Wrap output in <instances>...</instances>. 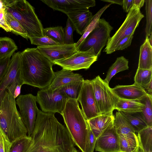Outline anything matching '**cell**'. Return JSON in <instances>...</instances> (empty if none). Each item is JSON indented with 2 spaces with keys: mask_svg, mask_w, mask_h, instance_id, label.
<instances>
[{
  "mask_svg": "<svg viewBox=\"0 0 152 152\" xmlns=\"http://www.w3.org/2000/svg\"><path fill=\"white\" fill-rule=\"evenodd\" d=\"M4 10L3 0H0V11Z\"/></svg>",
  "mask_w": 152,
  "mask_h": 152,
  "instance_id": "681fc988",
  "label": "cell"
},
{
  "mask_svg": "<svg viewBox=\"0 0 152 152\" xmlns=\"http://www.w3.org/2000/svg\"><path fill=\"white\" fill-rule=\"evenodd\" d=\"M0 27H1L7 32H11V28L6 22L4 16V11H0Z\"/></svg>",
  "mask_w": 152,
  "mask_h": 152,
  "instance_id": "7bdbcfd3",
  "label": "cell"
},
{
  "mask_svg": "<svg viewBox=\"0 0 152 152\" xmlns=\"http://www.w3.org/2000/svg\"><path fill=\"white\" fill-rule=\"evenodd\" d=\"M91 80L96 102L100 114L113 113L118 98L109 84L99 76Z\"/></svg>",
  "mask_w": 152,
  "mask_h": 152,
  "instance_id": "ba28073f",
  "label": "cell"
},
{
  "mask_svg": "<svg viewBox=\"0 0 152 152\" xmlns=\"http://www.w3.org/2000/svg\"><path fill=\"white\" fill-rule=\"evenodd\" d=\"M144 17L140 10L133 5L122 25L109 39L103 51L107 54L113 53L114 48L120 41L125 37L134 33L140 21Z\"/></svg>",
  "mask_w": 152,
  "mask_h": 152,
  "instance_id": "52a82bcc",
  "label": "cell"
},
{
  "mask_svg": "<svg viewBox=\"0 0 152 152\" xmlns=\"http://www.w3.org/2000/svg\"><path fill=\"white\" fill-rule=\"evenodd\" d=\"M18 49V47L12 39L0 37V59L11 57Z\"/></svg>",
  "mask_w": 152,
  "mask_h": 152,
  "instance_id": "f1b7e54d",
  "label": "cell"
},
{
  "mask_svg": "<svg viewBox=\"0 0 152 152\" xmlns=\"http://www.w3.org/2000/svg\"><path fill=\"white\" fill-rule=\"evenodd\" d=\"M75 43L72 45L59 44L37 48L44 56L53 63L66 58L76 52Z\"/></svg>",
  "mask_w": 152,
  "mask_h": 152,
  "instance_id": "2e32d148",
  "label": "cell"
},
{
  "mask_svg": "<svg viewBox=\"0 0 152 152\" xmlns=\"http://www.w3.org/2000/svg\"><path fill=\"white\" fill-rule=\"evenodd\" d=\"M148 37L140 46L138 68L140 69H152V46L149 42Z\"/></svg>",
  "mask_w": 152,
  "mask_h": 152,
  "instance_id": "44dd1931",
  "label": "cell"
},
{
  "mask_svg": "<svg viewBox=\"0 0 152 152\" xmlns=\"http://www.w3.org/2000/svg\"><path fill=\"white\" fill-rule=\"evenodd\" d=\"M4 12L11 15L20 23L29 38L44 36V28L34 8L25 0H3Z\"/></svg>",
  "mask_w": 152,
  "mask_h": 152,
  "instance_id": "5b68a950",
  "label": "cell"
},
{
  "mask_svg": "<svg viewBox=\"0 0 152 152\" xmlns=\"http://www.w3.org/2000/svg\"><path fill=\"white\" fill-rule=\"evenodd\" d=\"M137 133L140 150L142 152H152V126L148 127Z\"/></svg>",
  "mask_w": 152,
  "mask_h": 152,
  "instance_id": "603a6c76",
  "label": "cell"
},
{
  "mask_svg": "<svg viewBox=\"0 0 152 152\" xmlns=\"http://www.w3.org/2000/svg\"><path fill=\"white\" fill-rule=\"evenodd\" d=\"M31 142L25 152H71L75 145L54 113L38 110Z\"/></svg>",
  "mask_w": 152,
  "mask_h": 152,
  "instance_id": "6da1fadb",
  "label": "cell"
},
{
  "mask_svg": "<svg viewBox=\"0 0 152 152\" xmlns=\"http://www.w3.org/2000/svg\"><path fill=\"white\" fill-rule=\"evenodd\" d=\"M31 44L38 47H44L60 44L49 37L44 36L41 37H34L29 39Z\"/></svg>",
  "mask_w": 152,
  "mask_h": 152,
  "instance_id": "74e56055",
  "label": "cell"
},
{
  "mask_svg": "<svg viewBox=\"0 0 152 152\" xmlns=\"http://www.w3.org/2000/svg\"><path fill=\"white\" fill-rule=\"evenodd\" d=\"M10 57L0 59V83L8 69Z\"/></svg>",
  "mask_w": 152,
  "mask_h": 152,
  "instance_id": "b9f144b4",
  "label": "cell"
},
{
  "mask_svg": "<svg viewBox=\"0 0 152 152\" xmlns=\"http://www.w3.org/2000/svg\"><path fill=\"white\" fill-rule=\"evenodd\" d=\"M120 151L121 152H137L139 149L137 135L132 136L118 134Z\"/></svg>",
  "mask_w": 152,
  "mask_h": 152,
  "instance_id": "4316f807",
  "label": "cell"
},
{
  "mask_svg": "<svg viewBox=\"0 0 152 152\" xmlns=\"http://www.w3.org/2000/svg\"><path fill=\"white\" fill-rule=\"evenodd\" d=\"M82 111L88 120L100 115L97 107L91 80H84L77 99Z\"/></svg>",
  "mask_w": 152,
  "mask_h": 152,
  "instance_id": "7c38bea8",
  "label": "cell"
},
{
  "mask_svg": "<svg viewBox=\"0 0 152 152\" xmlns=\"http://www.w3.org/2000/svg\"><path fill=\"white\" fill-rule=\"evenodd\" d=\"M101 1H103L110 2L111 4H117L122 6L123 3V0H102Z\"/></svg>",
  "mask_w": 152,
  "mask_h": 152,
  "instance_id": "c3c4849f",
  "label": "cell"
},
{
  "mask_svg": "<svg viewBox=\"0 0 152 152\" xmlns=\"http://www.w3.org/2000/svg\"><path fill=\"white\" fill-rule=\"evenodd\" d=\"M20 53L18 52L12 55L7 71L0 83V105L8 87L20 75Z\"/></svg>",
  "mask_w": 152,
  "mask_h": 152,
  "instance_id": "9a60e30c",
  "label": "cell"
},
{
  "mask_svg": "<svg viewBox=\"0 0 152 152\" xmlns=\"http://www.w3.org/2000/svg\"><path fill=\"white\" fill-rule=\"evenodd\" d=\"M89 133V147L87 152H94L96 138L90 130V128Z\"/></svg>",
  "mask_w": 152,
  "mask_h": 152,
  "instance_id": "ee69618b",
  "label": "cell"
},
{
  "mask_svg": "<svg viewBox=\"0 0 152 152\" xmlns=\"http://www.w3.org/2000/svg\"><path fill=\"white\" fill-rule=\"evenodd\" d=\"M111 90L118 98L125 100H139L147 94L141 86L134 83L130 85H118Z\"/></svg>",
  "mask_w": 152,
  "mask_h": 152,
  "instance_id": "e0dca14e",
  "label": "cell"
},
{
  "mask_svg": "<svg viewBox=\"0 0 152 152\" xmlns=\"http://www.w3.org/2000/svg\"><path fill=\"white\" fill-rule=\"evenodd\" d=\"M98 57L88 51H76L66 58L55 61L53 64L72 71L88 69Z\"/></svg>",
  "mask_w": 152,
  "mask_h": 152,
  "instance_id": "8fae6325",
  "label": "cell"
},
{
  "mask_svg": "<svg viewBox=\"0 0 152 152\" xmlns=\"http://www.w3.org/2000/svg\"><path fill=\"white\" fill-rule=\"evenodd\" d=\"M15 102L27 130L28 135L30 136L34 129L39 110L36 104V97L31 94L21 95L17 97Z\"/></svg>",
  "mask_w": 152,
  "mask_h": 152,
  "instance_id": "9c48e42d",
  "label": "cell"
},
{
  "mask_svg": "<svg viewBox=\"0 0 152 152\" xmlns=\"http://www.w3.org/2000/svg\"><path fill=\"white\" fill-rule=\"evenodd\" d=\"M145 2V0H133V5L140 10L143 6Z\"/></svg>",
  "mask_w": 152,
  "mask_h": 152,
  "instance_id": "7dc6e473",
  "label": "cell"
},
{
  "mask_svg": "<svg viewBox=\"0 0 152 152\" xmlns=\"http://www.w3.org/2000/svg\"><path fill=\"white\" fill-rule=\"evenodd\" d=\"M66 14L74 25L77 32L81 35L84 34L93 16L88 9L77 10Z\"/></svg>",
  "mask_w": 152,
  "mask_h": 152,
  "instance_id": "d6986e66",
  "label": "cell"
},
{
  "mask_svg": "<svg viewBox=\"0 0 152 152\" xmlns=\"http://www.w3.org/2000/svg\"><path fill=\"white\" fill-rule=\"evenodd\" d=\"M142 87L148 95L152 96V80L148 83Z\"/></svg>",
  "mask_w": 152,
  "mask_h": 152,
  "instance_id": "bcb514c9",
  "label": "cell"
},
{
  "mask_svg": "<svg viewBox=\"0 0 152 152\" xmlns=\"http://www.w3.org/2000/svg\"><path fill=\"white\" fill-rule=\"evenodd\" d=\"M43 35L60 44H64V29L61 26L44 28Z\"/></svg>",
  "mask_w": 152,
  "mask_h": 152,
  "instance_id": "1f68e13d",
  "label": "cell"
},
{
  "mask_svg": "<svg viewBox=\"0 0 152 152\" xmlns=\"http://www.w3.org/2000/svg\"><path fill=\"white\" fill-rule=\"evenodd\" d=\"M20 76L23 84L40 89L48 87L54 76L53 63L36 48L20 52Z\"/></svg>",
  "mask_w": 152,
  "mask_h": 152,
  "instance_id": "7a4b0ae2",
  "label": "cell"
},
{
  "mask_svg": "<svg viewBox=\"0 0 152 152\" xmlns=\"http://www.w3.org/2000/svg\"><path fill=\"white\" fill-rule=\"evenodd\" d=\"M146 23L145 28L146 37L152 34V0H145Z\"/></svg>",
  "mask_w": 152,
  "mask_h": 152,
  "instance_id": "d590c367",
  "label": "cell"
},
{
  "mask_svg": "<svg viewBox=\"0 0 152 152\" xmlns=\"http://www.w3.org/2000/svg\"><path fill=\"white\" fill-rule=\"evenodd\" d=\"M152 80V69L138 68L134 77V83L141 87L148 83Z\"/></svg>",
  "mask_w": 152,
  "mask_h": 152,
  "instance_id": "836d02e7",
  "label": "cell"
},
{
  "mask_svg": "<svg viewBox=\"0 0 152 152\" xmlns=\"http://www.w3.org/2000/svg\"><path fill=\"white\" fill-rule=\"evenodd\" d=\"M84 80L82 76L78 73H74L73 71L62 69L54 72V76L50 85L48 87L52 91L69 83L82 81Z\"/></svg>",
  "mask_w": 152,
  "mask_h": 152,
  "instance_id": "ac0fdd59",
  "label": "cell"
},
{
  "mask_svg": "<svg viewBox=\"0 0 152 152\" xmlns=\"http://www.w3.org/2000/svg\"><path fill=\"white\" fill-rule=\"evenodd\" d=\"M111 4L110 3L105 5L93 16L90 23L86 29L84 34L82 35V37L78 42L75 43V46L76 50L89 33L94 28L98 26L99 24V20L101 16L106 10L109 7Z\"/></svg>",
  "mask_w": 152,
  "mask_h": 152,
  "instance_id": "f546056e",
  "label": "cell"
},
{
  "mask_svg": "<svg viewBox=\"0 0 152 152\" xmlns=\"http://www.w3.org/2000/svg\"><path fill=\"white\" fill-rule=\"evenodd\" d=\"M12 145V142L0 129V152H10Z\"/></svg>",
  "mask_w": 152,
  "mask_h": 152,
  "instance_id": "ab89813d",
  "label": "cell"
},
{
  "mask_svg": "<svg viewBox=\"0 0 152 152\" xmlns=\"http://www.w3.org/2000/svg\"></svg>",
  "mask_w": 152,
  "mask_h": 152,
  "instance_id": "db71d44e",
  "label": "cell"
},
{
  "mask_svg": "<svg viewBox=\"0 0 152 152\" xmlns=\"http://www.w3.org/2000/svg\"><path fill=\"white\" fill-rule=\"evenodd\" d=\"M53 10L66 14L78 10H88L95 6L94 0H41Z\"/></svg>",
  "mask_w": 152,
  "mask_h": 152,
  "instance_id": "4fadbf2b",
  "label": "cell"
},
{
  "mask_svg": "<svg viewBox=\"0 0 152 152\" xmlns=\"http://www.w3.org/2000/svg\"><path fill=\"white\" fill-rule=\"evenodd\" d=\"M75 30H76L75 27L68 18L64 30V44L72 45L75 43L74 41L73 37V32Z\"/></svg>",
  "mask_w": 152,
  "mask_h": 152,
  "instance_id": "8d00e7d4",
  "label": "cell"
},
{
  "mask_svg": "<svg viewBox=\"0 0 152 152\" xmlns=\"http://www.w3.org/2000/svg\"><path fill=\"white\" fill-rule=\"evenodd\" d=\"M100 152H119L118 135L114 124L106 129L96 139L95 148Z\"/></svg>",
  "mask_w": 152,
  "mask_h": 152,
  "instance_id": "5bb4252c",
  "label": "cell"
},
{
  "mask_svg": "<svg viewBox=\"0 0 152 152\" xmlns=\"http://www.w3.org/2000/svg\"><path fill=\"white\" fill-rule=\"evenodd\" d=\"M71 152H79V151L75 147L72 149Z\"/></svg>",
  "mask_w": 152,
  "mask_h": 152,
  "instance_id": "816d5d0a",
  "label": "cell"
},
{
  "mask_svg": "<svg viewBox=\"0 0 152 152\" xmlns=\"http://www.w3.org/2000/svg\"><path fill=\"white\" fill-rule=\"evenodd\" d=\"M148 38L149 43L150 45L152 46V34L150 35Z\"/></svg>",
  "mask_w": 152,
  "mask_h": 152,
  "instance_id": "f907efd6",
  "label": "cell"
},
{
  "mask_svg": "<svg viewBox=\"0 0 152 152\" xmlns=\"http://www.w3.org/2000/svg\"><path fill=\"white\" fill-rule=\"evenodd\" d=\"M144 104L142 113L148 127L152 126V96L147 94L140 100Z\"/></svg>",
  "mask_w": 152,
  "mask_h": 152,
  "instance_id": "d6a6232c",
  "label": "cell"
},
{
  "mask_svg": "<svg viewBox=\"0 0 152 152\" xmlns=\"http://www.w3.org/2000/svg\"><path fill=\"white\" fill-rule=\"evenodd\" d=\"M128 63V60L124 56L118 57L115 62L109 68L104 81L109 84L111 78L116 74L129 69Z\"/></svg>",
  "mask_w": 152,
  "mask_h": 152,
  "instance_id": "83f0119b",
  "label": "cell"
},
{
  "mask_svg": "<svg viewBox=\"0 0 152 152\" xmlns=\"http://www.w3.org/2000/svg\"><path fill=\"white\" fill-rule=\"evenodd\" d=\"M15 99L6 90L0 105V129L13 142L28 135V132L16 106Z\"/></svg>",
  "mask_w": 152,
  "mask_h": 152,
  "instance_id": "277c9868",
  "label": "cell"
},
{
  "mask_svg": "<svg viewBox=\"0 0 152 152\" xmlns=\"http://www.w3.org/2000/svg\"><path fill=\"white\" fill-rule=\"evenodd\" d=\"M20 76L18 77L8 87L6 90L10 92L15 98L19 96L21 88L23 85Z\"/></svg>",
  "mask_w": 152,
  "mask_h": 152,
  "instance_id": "f35d334b",
  "label": "cell"
},
{
  "mask_svg": "<svg viewBox=\"0 0 152 152\" xmlns=\"http://www.w3.org/2000/svg\"><path fill=\"white\" fill-rule=\"evenodd\" d=\"M31 140V137L28 135L18 138L12 142L10 152H25Z\"/></svg>",
  "mask_w": 152,
  "mask_h": 152,
  "instance_id": "e575fe53",
  "label": "cell"
},
{
  "mask_svg": "<svg viewBox=\"0 0 152 152\" xmlns=\"http://www.w3.org/2000/svg\"><path fill=\"white\" fill-rule=\"evenodd\" d=\"M48 87L37 92V102L42 112L54 114L58 113L61 114L68 98L58 92L50 91Z\"/></svg>",
  "mask_w": 152,
  "mask_h": 152,
  "instance_id": "30bf717a",
  "label": "cell"
},
{
  "mask_svg": "<svg viewBox=\"0 0 152 152\" xmlns=\"http://www.w3.org/2000/svg\"><path fill=\"white\" fill-rule=\"evenodd\" d=\"M144 107V103L140 100H127L118 98L115 109L127 112H142Z\"/></svg>",
  "mask_w": 152,
  "mask_h": 152,
  "instance_id": "484cf974",
  "label": "cell"
},
{
  "mask_svg": "<svg viewBox=\"0 0 152 152\" xmlns=\"http://www.w3.org/2000/svg\"><path fill=\"white\" fill-rule=\"evenodd\" d=\"M115 115L114 126L118 134L129 136H136L135 132L124 117L118 111Z\"/></svg>",
  "mask_w": 152,
  "mask_h": 152,
  "instance_id": "d4e9b609",
  "label": "cell"
},
{
  "mask_svg": "<svg viewBox=\"0 0 152 152\" xmlns=\"http://www.w3.org/2000/svg\"><path fill=\"white\" fill-rule=\"evenodd\" d=\"M84 81H75L69 83L63 86L54 91L61 93L68 99L77 100Z\"/></svg>",
  "mask_w": 152,
  "mask_h": 152,
  "instance_id": "cb8c5ba5",
  "label": "cell"
},
{
  "mask_svg": "<svg viewBox=\"0 0 152 152\" xmlns=\"http://www.w3.org/2000/svg\"><path fill=\"white\" fill-rule=\"evenodd\" d=\"M133 0H123L122 7L124 11L128 12L133 5Z\"/></svg>",
  "mask_w": 152,
  "mask_h": 152,
  "instance_id": "f6af8a7d",
  "label": "cell"
},
{
  "mask_svg": "<svg viewBox=\"0 0 152 152\" xmlns=\"http://www.w3.org/2000/svg\"><path fill=\"white\" fill-rule=\"evenodd\" d=\"M127 121L135 132L148 127L142 112H127L118 111Z\"/></svg>",
  "mask_w": 152,
  "mask_h": 152,
  "instance_id": "7402d4cb",
  "label": "cell"
},
{
  "mask_svg": "<svg viewBox=\"0 0 152 152\" xmlns=\"http://www.w3.org/2000/svg\"><path fill=\"white\" fill-rule=\"evenodd\" d=\"M137 152H142L140 150V149H139Z\"/></svg>",
  "mask_w": 152,
  "mask_h": 152,
  "instance_id": "f5cc1de1",
  "label": "cell"
},
{
  "mask_svg": "<svg viewBox=\"0 0 152 152\" xmlns=\"http://www.w3.org/2000/svg\"><path fill=\"white\" fill-rule=\"evenodd\" d=\"M61 115L75 145L82 152H87L89 147V127L79 107L78 101L68 99Z\"/></svg>",
  "mask_w": 152,
  "mask_h": 152,
  "instance_id": "3957f363",
  "label": "cell"
},
{
  "mask_svg": "<svg viewBox=\"0 0 152 152\" xmlns=\"http://www.w3.org/2000/svg\"><path fill=\"white\" fill-rule=\"evenodd\" d=\"M113 29L105 19L100 18L98 26L87 36L76 51H88L98 57L110 38V32Z\"/></svg>",
  "mask_w": 152,
  "mask_h": 152,
  "instance_id": "8992f818",
  "label": "cell"
},
{
  "mask_svg": "<svg viewBox=\"0 0 152 152\" xmlns=\"http://www.w3.org/2000/svg\"><path fill=\"white\" fill-rule=\"evenodd\" d=\"M113 113L100 114L87 120L90 129L97 139L106 129L114 124Z\"/></svg>",
  "mask_w": 152,
  "mask_h": 152,
  "instance_id": "ffe728a7",
  "label": "cell"
},
{
  "mask_svg": "<svg viewBox=\"0 0 152 152\" xmlns=\"http://www.w3.org/2000/svg\"><path fill=\"white\" fill-rule=\"evenodd\" d=\"M4 16L7 23L11 28L13 33L19 35L27 39L29 37L20 23L10 14L4 12Z\"/></svg>",
  "mask_w": 152,
  "mask_h": 152,
  "instance_id": "4dcf8cb0",
  "label": "cell"
},
{
  "mask_svg": "<svg viewBox=\"0 0 152 152\" xmlns=\"http://www.w3.org/2000/svg\"><path fill=\"white\" fill-rule=\"evenodd\" d=\"M134 34V33H133L122 39L114 47L113 52L118 50H122L130 46L133 38Z\"/></svg>",
  "mask_w": 152,
  "mask_h": 152,
  "instance_id": "60d3db41",
  "label": "cell"
}]
</instances>
